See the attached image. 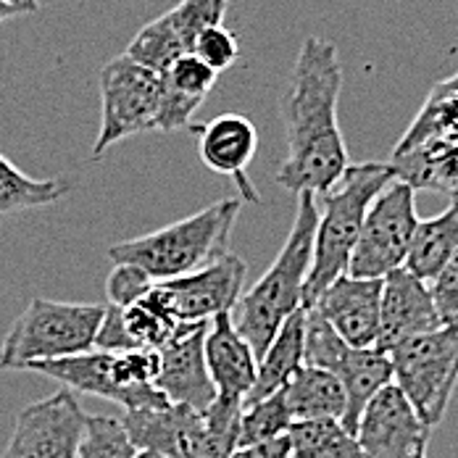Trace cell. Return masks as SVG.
<instances>
[{
	"mask_svg": "<svg viewBox=\"0 0 458 458\" xmlns=\"http://www.w3.org/2000/svg\"><path fill=\"white\" fill-rule=\"evenodd\" d=\"M390 166L395 177L413 190H432L454 198L458 192V138L429 140L403 156H393Z\"/></svg>",
	"mask_w": 458,
	"mask_h": 458,
	"instance_id": "obj_20",
	"label": "cell"
},
{
	"mask_svg": "<svg viewBox=\"0 0 458 458\" xmlns=\"http://www.w3.org/2000/svg\"><path fill=\"white\" fill-rule=\"evenodd\" d=\"M340 88L337 46L317 35L306 38L282 95L287 158L276 169V182L293 195H327L351 166L337 124Z\"/></svg>",
	"mask_w": 458,
	"mask_h": 458,
	"instance_id": "obj_1",
	"label": "cell"
},
{
	"mask_svg": "<svg viewBox=\"0 0 458 458\" xmlns=\"http://www.w3.org/2000/svg\"><path fill=\"white\" fill-rule=\"evenodd\" d=\"M429 435L432 427L421 421L395 385L369 401L356 427L361 458H427Z\"/></svg>",
	"mask_w": 458,
	"mask_h": 458,
	"instance_id": "obj_12",
	"label": "cell"
},
{
	"mask_svg": "<svg viewBox=\"0 0 458 458\" xmlns=\"http://www.w3.org/2000/svg\"><path fill=\"white\" fill-rule=\"evenodd\" d=\"M245 276V261L237 253H225L190 275L156 282V293L182 324H208L219 314L234 311Z\"/></svg>",
	"mask_w": 458,
	"mask_h": 458,
	"instance_id": "obj_11",
	"label": "cell"
},
{
	"mask_svg": "<svg viewBox=\"0 0 458 458\" xmlns=\"http://www.w3.org/2000/svg\"><path fill=\"white\" fill-rule=\"evenodd\" d=\"M440 138H458V90L435 85L409 130L395 142L393 156H403L429 140Z\"/></svg>",
	"mask_w": 458,
	"mask_h": 458,
	"instance_id": "obj_24",
	"label": "cell"
},
{
	"mask_svg": "<svg viewBox=\"0 0 458 458\" xmlns=\"http://www.w3.org/2000/svg\"><path fill=\"white\" fill-rule=\"evenodd\" d=\"M348 398L345 406V416H343V427L356 435L359 419L369 406V401L382 393L385 387L393 385V361L390 353L374 348H348L345 359L337 364V369L332 371Z\"/></svg>",
	"mask_w": 458,
	"mask_h": 458,
	"instance_id": "obj_19",
	"label": "cell"
},
{
	"mask_svg": "<svg viewBox=\"0 0 458 458\" xmlns=\"http://www.w3.org/2000/svg\"><path fill=\"white\" fill-rule=\"evenodd\" d=\"M122 321H124L130 340L140 351H161L182 327V321L161 301L156 287L142 301L122 309Z\"/></svg>",
	"mask_w": 458,
	"mask_h": 458,
	"instance_id": "obj_27",
	"label": "cell"
},
{
	"mask_svg": "<svg viewBox=\"0 0 458 458\" xmlns=\"http://www.w3.org/2000/svg\"><path fill=\"white\" fill-rule=\"evenodd\" d=\"M161 359L158 351H124L106 353L90 351L58 361L30 364L24 371H38L61 382L69 390L108 398L124 411H145L169 406L166 395L156 387Z\"/></svg>",
	"mask_w": 458,
	"mask_h": 458,
	"instance_id": "obj_6",
	"label": "cell"
},
{
	"mask_svg": "<svg viewBox=\"0 0 458 458\" xmlns=\"http://www.w3.org/2000/svg\"><path fill=\"white\" fill-rule=\"evenodd\" d=\"M161 106V77L124 53L100 69V130L92 158L127 138L156 130Z\"/></svg>",
	"mask_w": 458,
	"mask_h": 458,
	"instance_id": "obj_8",
	"label": "cell"
},
{
	"mask_svg": "<svg viewBox=\"0 0 458 458\" xmlns=\"http://www.w3.org/2000/svg\"><path fill=\"white\" fill-rule=\"evenodd\" d=\"M458 253V200L451 198L448 208L432 219H419L411 248L406 256V269L421 282H432L443 267Z\"/></svg>",
	"mask_w": 458,
	"mask_h": 458,
	"instance_id": "obj_22",
	"label": "cell"
},
{
	"mask_svg": "<svg viewBox=\"0 0 458 458\" xmlns=\"http://www.w3.org/2000/svg\"><path fill=\"white\" fill-rule=\"evenodd\" d=\"M293 458H361L359 440L337 419L295 421L287 432Z\"/></svg>",
	"mask_w": 458,
	"mask_h": 458,
	"instance_id": "obj_26",
	"label": "cell"
},
{
	"mask_svg": "<svg viewBox=\"0 0 458 458\" xmlns=\"http://www.w3.org/2000/svg\"><path fill=\"white\" fill-rule=\"evenodd\" d=\"M124 429L138 451H153L164 458H192L203 437V413L190 406L169 403L164 409L124 411Z\"/></svg>",
	"mask_w": 458,
	"mask_h": 458,
	"instance_id": "obj_17",
	"label": "cell"
},
{
	"mask_svg": "<svg viewBox=\"0 0 458 458\" xmlns=\"http://www.w3.org/2000/svg\"><path fill=\"white\" fill-rule=\"evenodd\" d=\"M303 337H306V309L295 311L290 319L282 324V329L276 332L272 345L259 359L256 385L248 393L242 406H250L256 401L276 395L290 385V379L298 374V369L306 364L303 361Z\"/></svg>",
	"mask_w": 458,
	"mask_h": 458,
	"instance_id": "obj_21",
	"label": "cell"
},
{
	"mask_svg": "<svg viewBox=\"0 0 458 458\" xmlns=\"http://www.w3.org/2000/svg\"><path fill=\"white\" fill-rule=\"evenodd\" d=\"M135 458H164V456H158V454H153V451H138V456Z\"/></svg>",
	"mask_w": 458,
	"mask_h": 458,
	"instance_id": "obj_43",
	"label": "cell"
},
{
	"mask_svg": "<svg viewBox=\"0 0 458 458\" xmlns=\"http://www.w3.org/2000/svg\"><path fill=\"white\" fill-rule=\"evenodd\" d=\"M348 343L335 332V327L311 306L306 309V337H303V361L306 367L335 371L348 353Z\"/></svg>",
	"mask_w": 458,
	"mask_h": 458,
	"instance_id": "obj_31",
	"label": "cell"
},
{
	"mask_svg": "<svg viewBox=\"0 0 458 458\" xmlns=\"http://www.w3.org/2000/svg\"><path fill=\"white\" fill-rule=\"evenodd\" d=\"M203 351L216 395L245 403L248 393L256 385L259 359L248 340L237 332L232 314H219L208 321Z\"/></svg>",
	"mask_w": 458,
	"mask_h": 458,
	"instance_id": "obj_18",
	"label": "cell"
},
{
	"mask_svg": "<svg viewBox=\"0 0 458 458\" xmlns=\"http://www.w3.org/2000/svg\"><path fill=\"white\" fill-rule=\"evenodd\" d=\"M379 301L382 279L343 275L321 293L314 309L351 348H374L379 337Z\"/></svg>",
	"mask_w": 458,
	"mask_h": 458,
	"instance_id": "obj_16",
	"label": "cell"
},
{
	"mask_svg": "<svg viewBox=\"0 0 458 458\" xmlns=\"http://www.w3.org/2000/svg\"><path fill=\"white\" fill-rule=\"evenodd\" d=\"M443 321L435 309L429 284L413 276L406 267L382 279L379 301V337L377 348L390 353L401 343L440 329Z\"/></svg>",
	"mask_w": 458,
	"mask_h": 458,
	"instance_id": "obj_15",
	"label": "cell"
},
{
	"mask_svg": "<svg viewBox=\"0 0 458 458\" xmlns=\"http://www.w3.org/2000/svg\"><path fill=\"white\" fill-rule=\"evenodd\" d=\"M454 198H456V200H458V192H456V195H454Z\"/></svg>",
	"mask_w": 458,
	"mask_h": 458,
	"instance_id": "obj_44",
	"label": "cell"
},
{
	"mask_svg": "<svg viewBox=\"0 0 458 458\" xmlns=\"http://www.w3.org/2000/svg\"><path fill=\"white\" fill-rule=\"evenodd\" d=\"M153 287H156V282L135 264H114L108 282H106L108 306L127 309V306L142 301Z\"/></svg>",
	"mask_w": 458,
	"mask_h": 458,
	"instance_id": "obj_35",
	"label": "cell"
},
{
	"mask_svg": "<svg viewBox=\"0 0 458 458\" xmlns=\"http://www.w3.org/2000/svg\"><path fill=\"white\" fill-rule=\"evenodd\" d=\"M429 293L443 327L458 329V253L443 267V272L429 282Z\"/></svg>",
	"mask_w": 458,
	"mask_h": 458,
	"instance_id": "obj_37",
	"label": "cell"
},
{
	"mask_svg": "<svg viewBox=\"0 0 458 458\" xmlns=\"http://www.w3.org/2000/svg\"><path fill=\"white\" fill-rule=\"evenodd\" d=\"M13 16H21V13H19L16 8H11V5H5V3L0 0V24H3V21H8V19H13Z\"/></svg>",
	"mask_w": 458,
	"mask_h": 458,
	"instance_id": "obj_41",
	"label": "cell"
},
{
	"mask_svg": "<svg viewBox=\"0 0 458 458\" xmlns=\"http://www.w3.org/2000/svg\"><path fill=\"white\" fill-rule=\"evenodd\" d=\"M229 0H180L174 8H169V19L172 24L177 27V32L182 35L184 46L190 47L195 40L211 30V27H222L225 24V16H227Z\"/></svg>",
	"mask_w": 458,
	"mask_h": 458,
	"instance_id": "obj_33",
	"label": "cell"
},
{
	"mask_svg": "<svg viewBox=\"0 0 458 458\" xmlns=\"http://www.w3.org/2000/svg\"><path fill=\"white\" fill-rule=\"evenodd\" d=\"M190 132L198 135V153L203 166L237 184L240 200L261 203L256 184L248 177V164L259 150V130L248 116L222 114L206 124H190Z\"/></svg>",
	"mask_w": 458,
	"mask_h": 458,
	"instance_id": "obj_14",
	"label": "cell"
},
{
	"mask_svg": "<svg viewBox=\"0 0 458 458\" xmlns=\"http://www.w3.org/2000/svg\"><path fill=\"white\" fill-rule=\"evenodd\" d=\"M184 53H190V47L184 46L182 35L172 24L169 13H161L153 21H148L138 35L130 40L127 50H124L127 58H132L135 64L150 69L158 77L166 74V69L177 58H182Z\"/></svg>",
	"mask_w": 458,
	"mask_h": 458,
	"instance_id": "obj_28",
	"label": "cell"
},
{
	"mask_svg": "<svg viewBox=\"0 0 458 458\" xmlns=\"http://www.w3.org/2000/svg\"><path fill=\"white\" fill-rule=\"evenodd\" d=\"M293 413L287 409L284 393L269 395L264 401H256L250 406H242L240 416V445H256V443H267L290 432L293 427Z\"/></svg>",
	"mask_w": 458,
	"mask_h": 458,
	"instance_id": "obj_30",
	"label": "cell"
},
{
	"mask_svg": "<svg viewBox=\"0 0 458 458\" xmlns=\"http://www.w3.org/2000/svg\"><path fill=\"white\" fill-rule=\"evenodd\" d=\"M393 180L398 177L390 164H377V161L351 164L343 180L327 195H321L324 211H319V227L314 237V261L303 290V309L314 306L335 279L348 275V264L359 242L369 206Z\"/></svg>",
	"mask_w": 458,
	"mask_h": 458,
	"instance_id": "obj_4",
	"label": "cell"
},
{
	"mask_svg": "<svg viewBox=\"0 0 458 458\" xmlns=\"http://www.w3.org/2000/svg\"><path fill=\"white\" fill-rule=\"evenodd\" d=\"M5 5H11V8H16L19 13H35V11H40V0H3Z\"/></svg>",
	"mask_w": 458,
	"mask_h": 458,
	"instance_id": "obj_40",
	"label": "cell"
},
{
	"mask_svg": "<svg viewBox=\"0 0 458 458\" xmlns=\"http://www.w3.org/2000/svg\"><path fill=\"white\" fill-rule=\"evenodd\" d=\"M319 227V206L317 195H298V211L293 219L290 234L275 259V264L264 272L250 290L237 301L232 321L237 332L248 340L256 359L267 353L282 324L295 311L303 309V290L314 261V237Z\"/></svg>",
	"mask_w": 458,
	"mask_h": 458,
	"instance_id": "obj_2",
	"label": "cell"
},
{
	"mask_svg": "<svg viewBox=\"0 0 458 458\" xmlns=\"http://www.w3.org/2000/svg\"><path fill=\"white\" fill-rule=\"evenodd\" d=\"M216 80H219V74L192 53H184L182 58H177L166 69V74H161L164 88H169L172 92H180V95L190 98V100H198V103H203L208 98V92L214 90Z\"/></svg>",
	"mask_w": 458,
	"mask_h": 458,
	"instance_id": "obj_34",
	"label": "cell"
},
{
	"mask_svg": "<svg viewBox=\"0 0 458 458\" xmlns=\"http://www.w3.org/2000/svg\"><path fill=\"white\" fill-rule=\"evenodd\" d=\"M69 192V182L61 177L38 180L16 169L3 153H0V216L43 208L55 200H61Z\"/></svg>",
	"mask_w": 458,
	"mask_h": 458,
	"instance_id": "obj_25",
	"label": "cell"
},
{
	"mask_svg": "<svg viewBox=\"0 0 458 458\" xmlns=\"http://www.w3.org/2000/svg\"><path fill=\"white\" fill-rule=\"evenodd\" d=\"M88 413L69 387L55 390L16 413L11 440L0 458H80Z\"/></svg>",
	"mask_w": 458,
	"mask_h": 458,
	"instance_id": "obj_10",
	"label": "cell"
},
{
	"mask_svg": "<svg viewBox=\"0 0 458 458\" xmlns=\"http://www.w3.org/2000/svg\"><path fill=\"white\" fill-rule=\"evenodd\" d=\"M206 329L208 324H182L180 332L158 351L161 369L156 387L169 403L190 406L203 413L216 401V387L206 367Z\"/></svg>",
	"mask_w": 458,
	"mask_h": 458,
	"instance_id": "obj_13",
	"label": "cell"
},
{
	"mask_svg": "<svg viewBox=\"0 0 458 458\" xmlns=\"http://www.w3.org/2000/svg\"><path fill=\"white\" fill-rule=\"evenodd\" d=\"M419 227L416 190L393 180L369 206L359 242L353 248L348 275L361 279H385L406 264L413 232Z\"/></svg>",
	"mask_w": 458,
	"mask_h": 458,
	"instance_id": "obj_9",
	"label": "cell"
},
{
	"mask_svg": "<svg viewBox=\"0 0 458 458\" xmlns=\"http://www.w3.org/2000/svg\"><path fill=\"white\" fill-rule=\"evenodd\" d=\"M103 317L106 306L95 303L30 301L0 345V369L24 371L30 364L90 353Z\"/></svg>",
	"mask_w": 458,
	"mask_h": 458,
	"instance_id": "obj_5",
	"label": "cell"
},
{
	"mask_svg": "<svg viewBox=\"0 0 458 458\" xmlns=\"http://www.w3.org/2000/svg\"><path fill=\"white\" fill-rule=\"evenodd\" d=\"M282 393L287 409L293 413V421H311V419L343 421L345 416L348 398L340 379L332 371L303 364Z\"/></svg>",
	"mask_w": 458,
	"mask_h": 458,
	"instance_id": "obj_23",
	"label": "cell"
},
{
	"mask_svg": "<svg viewBox=\"0 0 458 458\" xmlns=\"http://www.w3.org/2000/svg\"><path fill=\"white\" fill-rule=\"evenodd\" d=\"M229 458H293L290 454V440L287 435L267 440V443H256V445H240L234 448V454Z\"/></svg>",
	"mask_w": 458,
	"mask_h": 458,
	"instance_id": "obj_39",
	"label": "cell"
},
{
	"mask_svg": "<svg viewBox=\"0 0 458 458\" xmlns=\"http://www.w3.org/2000/svg\"><path fill=\"white\" fill-rule=\"evenodd\" d=\"M240 416L242 401L216 395V401L203 411V437L192 458H229L240 443Z\"/></svg>",
	"mask_w": 458,
	"mask_h": 458,
	"instance_id": "obj_29",
	"label": "cell"
},
{
	"mask_svg": "<svg viewBox=\"0 0 458 458\" xmlns=\"http://www.w3.org/2000/svg\"><path fill=\"white\" fill-rule=\"evenodd\" d=\"M95 351H106V353L140 351L138 345L130 340L127 329H124L122 309H116V306H108V303H106V317H103V324H100L98 337H95Z\"/></svg>",
	"mask_w": 458,
	"mask_h": 458,
	"instance_id": "obj_38",
	"label": "cell"
},
{
	"mask_svg": "<svg viewBox=\"0 0 458 458\" xmlns=\"http://www.w3.org/2000/svg\"><path fill=\"white\" fill-rule=\"evenodd\" d=\"M240 208V198H225L169 227L111 245L108 259L114 264H135L153 282L190 275L229 253L227 240Z\"/></svg>",
	"mask_w": 458,
	"mask_h": 458,
	"instance_id": "obj_3",
	"label": "cell"
},
{
	"mask_svg": "<svg viewBox=\"0 0 458 458\" xmlns=\"http://www.w3.org/2000/svg\"><path fill=\"white\" fill-rule=\"evenodd\" d=\"M192 55H198L206 66H211L216 74L227 72L229 66H234L237 55H240V46H237V38L222 27H211L206 30L195 46H192Z\"/></svg>",
	"mask_w": 458,
	"mask_h": 458,
	"instance_id": "obj_36",
	"label": "cell"
},
{
	"mask_svg": "<svg viewBox=\"0 0 458 458\" xmlns=\"http://www.w3.org/2000/svg\"><path fill=\"white\" fill-rule=\"evenodd\" d=\"M138 448L132 445L124 421L116 416H88L85 437L80 445V458H135Z\"/></svg>",
	"mask_w": 458,
	"mask_h": 458,
	"instance_id": "obj_32",
	"label": "cell"
},
{
	"mask_svg": "<svg viewBox=\"0 0 458 458\" xmlns=\"http://www.w3.org/2000/svg\"><path fill=\"white\" fill-rule=\"evenodd\" d=\"M437 85H440V88H445V90H458V72L454 74V77H448V80H440Z\"/></svg>",
	"mask_w": 458,
	"mask_h": 458,
	"instance_id": "obj_42",
	"label": "cell"
},
{
	"mask_svg": "<svg viewBox=\"0 0 458 458\" xmlns=\"http://www.w3.org/2000/svg\"><path fill=\"white\" fill-rule=\"evenodd\" d=\"M393 385L427 427H437L458 385V329L440 327L390 351Z\"/></svg>",
	"mask_w": 458,
	"mask_h": 458,
	"instance_id": "obj_7",
	"label": "cell"
}]
</instances>
